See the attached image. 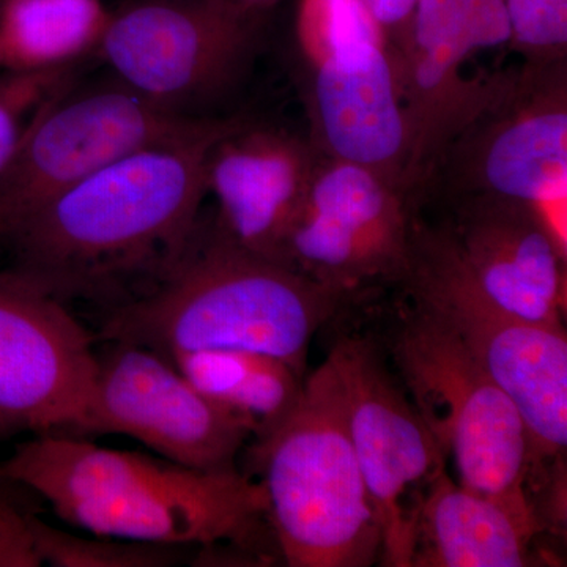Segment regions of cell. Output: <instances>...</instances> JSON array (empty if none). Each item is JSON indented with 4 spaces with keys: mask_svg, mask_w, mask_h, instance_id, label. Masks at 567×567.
<instances>
[{
    "mask_svg": "<svg viewBox=\"0 0 567 567\" xmlns=\"http://www.w3.org/2000/svg\"><path fill=\"white\" fill-rule=\"evenodd\" d=\"M245 117L182 144L118 159L33 212L2 238L11 270L69 303L111 309L173 270L199 226L205 164Z\"/></svg>",
    "mask_w": 567,
    "mask_h": 567,
    "instance_id": "6da1fadb",
    "label": "cell"
},
{
    "mask_svg": "<svg viewBox=\"0 0 567 567\" xmlns=\"http://www.w3.org/2000/svg\"><path fill=\"white\" fill-rule=\"evenodd\" d=\"M0 481L29 488L93 535L188 548L248 547L267 520L259 481L205 472L73 434L33 435L0 461Z\"/></svg>",
    "mask_w": 567,
    "mask_h": 567,
    "instance_id": "7a4b0ae2",
    "label": "cell"
},
{
    "mask_svg": "<svg viewBox=\"0 0 567 567\" xmlns=\"http://www.w3.org/2000/svg\"><path fill=\"white\" fill-rule=\"evenodd\" d=\"M344 295L235 244L199 223L185 252L147 292L106 309L96 342L145 347L164 358L194 350H249L306 372L317 331Z\"/></svg>",
    "mask_w": 567,
    "mask_h": 567,
    "instance_id": "3957f363",
    "label": "cell"
},
{
    "mask_svg": "<svg viewBox=\"0 0 567 567\" xmlns=\"http://www.w3.org/2000/svg\"><path fill=\"white\" fill-rule=\"evenodd\" d=\"M276 547L290 567H369L382 532L347 423L344 390L327 357L293 409L254 439Z\"/></svg>",
    "mask_w": 567,
    "mask_h": 567,
    "instance_id": "277c9868",
    "label": "cell"
},
{
    "mask_svg": "<svg viewBox=\"0 0 567 567\" xmlns=\"http://www.w3.org/2000/svg\"><path fill=\"white\" fill-rule=\"evenodd\" d=\"M406 301L442 323L517 406L536 461V477L566 464L565 328L517 319L488 298L450 224L413 213L409 259L398 284Z\"/></svg>",
    "mask_w": 567,
    "mask_h": 567,
    "instance_id": "5b68a950",
    "label": "cell"
},
{
    "mask_svg": "<svg viewBox=\"0 0 567 567\" xmlns=\"http://www.w3.org/2000/svg\"><path fill=\"white\" fill-rule=\"evenodd\" d=\"M528 205L567 254V61L507 69L447 142L417 197Z\"/></svg>",
    "mask_w": 567,
    "mask_h": 567,
    "instance_id": "8992f818",
    "label": "cell"
},
{
    "mask_svg": "<svg viewBox=\"0 0 567 567\" xmlns=\"http://www.w3.org/2000/svg\"><path fill=\"white\" fill-rule=\"evenodd\" d=\"M386 357L446 458L454 462L457 483L537 514L536 461L524 420L456 336L406 303L391 328Z\"/></svg>",
    "mask_w": 567,
    "mask_h": 567,
    "instance_id": "52a82bcc",
    "label": "cell"
},
{
    "mask_svg": "<svg viewBox=\"0 0 567 567\" xmlns=\"http://www.w3.org/2000/svg\"><path fill=\"white\" fill-rule=\"evenodd\" d=\"M233 118L167 110L118 80L85 91L69 85L40 111L0 174V240L110 164L148 148L199 140Z\"/></svg>",
    "mask_w": 567,
    "mask_h": 567,
    "instance_id": "ba28073f",
    "label": "cell"
},
{
    "mask_svg": "<svg viewBox=\"0 0 567 567\" xmlns=\"http://www.w3.org/2000/svg\"><path fill=\"white\" fill-rule=\"evenodd\" d=\"M328 358L344 390L347 423L374 506L388 567H413L421 507L446 472V456L424 423L385 347L339 338Z\"/></svg>",
    "mask_w": 567,
    "mask_h": 567,
    "instance_id": "9c48e42d",
    "label": "cell"
},
{
    "mask_svg": "<svg viewBox=\"0 0 567 567\" xmlns=\"http://www.w3.org/2000/svg\"><path fill=\"white\" fill-rule=\"evenodd\" d=\"M260 14L235 0H137L111 13L96 51L115 80L167 110L192 114L241 80Z\"/></svg>",
    "mask_w": 567,
    "mask_h": 567,
    "instance_id": "30bf717a",
    "label": "cell"
},
{
    "mask_svg": "<svg viewBox=\"0 0 567 567\" xmlns=\"http://www.w3.org/2000/svg\"><path fill=\"white\" fill-rule=\"evenodd\" d=\"M104 346L76 435H125L189 468L238 470L251 425L205 398L162 354L122 342Z\"/></svg>",
    "mask_w": 567,
    "mask_h": 567,
    "instance_id": "8fae6325",
    "label": "cell"
},
{
    "mask_svg": "<svg viewBox=\"0 0 567 567\" xmlns=\"http://www.w3.org/2000/svg\"><path fill=\"white\" fill-rule=\"evenodd\" d=\"M415 210L386 178L317 153L287 248L289 265L347 300L383 284H399Z\"/></svg>",
    "mask_w": 567,
    "mask_h": 567,
    "instance_id": "7c38bea8",
    "label": "cell"
},
{
    "mask_svg": "<svg viewBox=\"0 0 567 567\" xmlns=\"http://www.w3.org/2000/svg\"><path fill=\"white\" fill-rule=\"evenodd\" d=\"M95 334L28 276L0 271V436L73 434L99 368Z\"/></svg>",
    "mask_w": 567,
    "mask_h": 567,
    "instance_id": "4fadbf2b",
    "label": "cell"
},
{
    "mask_svg": "<svg viewBox=\"0 0 567 567\" xmlns=\"http://www.w3.org/2000/svg\"><path fill=\"white\" fill-rule=\"evenodd\" d=\"M505 0H417L399 52L412 114L409 196L417 200L451 137L495 91L505 70L468 73L481 55L509 51Z\"/></svg>",
    "mask_w": 567,
    "mask_h": 567,
    "instance_id": "5bb4252c",
    "label": "cell"
},
{
    "mask_svg": "<svg viewBox=\"0 0 567 567\" xmlns=\"http://www.w3.org/2000/svg\"><path fill=\"white\" fill-rule=\"evenodd\" d=\"M303 93L315 152L371 169L410 199L415 133L398 52L365 44L308 66Z\"/></svg>",
    "mask_w": 567,
    "mask_h": 567,
    "instance_id": "9a60e30c",
    "label": "cell"
},
{
    "mask_svg": "<svg viewBox=\"0 0 567 567\" xmlns=\"http://www.w3.org/2000/svg\"><path fill=\"white\" fill-rule=\"evenodd\" d=\"M316 158L308 140L244 118L213 144L205 164L219 229L248 251L290 267L287 248Z\"/></svg>",
    "mask_w": 567,
    "mask_h": 567,
    "instance_id": "2e32d148",
    "label": "cell"
},
{
    "mask_svg": "<svg viewBox=\"0 0 567 567\" xmlns=\"http://www.w3.org/2000/svg\"><path fill=\"white\" fill-rule=\"evenodd\" d=\"M446 210L458 248L492 301L525 322L565 328L567 254L528 205L475 197Z\"/></svg>",
    "mask_w": 567,
    "mask_h": 567,
    "instance_id": "e0dca14e",
    "label": "cell"
},
{
    "mask_svg": "<svg viewBox=\"0 0 567 567\" xmlns=\"http://www.w3.org/2000/svg\"><path fill=\"white\" fill-rule=\"evenodd\" d=\"M546 525L518 509L454 483L443 472L421 507L413 567H525Z\"/></svg>",
    "mask_w": 567,
    "mask_h": 567,
    "instance_id": "ac0fdd59",
    "label": "cell"
},
{
    "mask_svg": "<svg viewBox=\"0 0 567 567\" xmlns=\"http://www.w3.org/2000/svg\"><path fill=\"white\" fill-rule=\"evenodd\" d=\"M166 360L205 398L251 425L252 440L287 416L305 386L306 372L301 369L249 350H194Z\"/></svg>",
    "mask_w": 567,
    "mask_h": 567,
    "instance_id": "d6986e66",
    "label": "cell"
},
{
    "mask_svg": "<svg viewBox=\"0 0 567 567\" xmlns=\"http://www.w3.org/2000/svg\"><path fill=\"white\" fill-rule=\"evenodd\" d=\"M110 18L102 0H0V71L70 69Z\"/></svg>",
    "mask_w": 567,
    "mask_h": 567,
    "instance_id": "ffe728a7",
    "label": "cell"
},
{
    "mask_svg": "<svg viewBox=\"0 0 567 567\" xmlns=\"http://www.w3.org/2000/svg\"><path fill=\"white\" fill-rule=\"evenodd\" d=\"M32 535L41 566L51 567H167L185 559V548L141 540L92 539L70 535L32 516Z\"/></svg>",
    "mask_w": 567,
    "mask_h": 567,
    "instance_id": "44dd1931",
    "label": "cell"
},
{
    "mask_svg": "<svg viewBox=\"0 0 567 567\" xmlns=\"http://www.w3.org/2000/svg\"><path fill=\"white\" fill-rule=\"evenodd\" d=\"M295 33L306 66L365 44L388 43L363 0H298Z\"/></svg>",
    "mask_w": 567,
    "mask_h": 567,
    "instance_id": "7402d4cb",
    "label": "cell"
},
{
    "mask_svg": "<svg viewBox=\"0 0 567 567\" xmlns=\"http://www.w3.org/2000/svg\"><path fill=\"white\" fill-rule=\"evenodd\" d=\"M73 82V66L0 71V174L9 166L40 111Z\"/></svg>",
    "mask_w": 567,
    "mask_h": 567,
    "instance_id": "603a6c76",
    "label": "cell"
},
{
    "mask_svg": "<svg viewBox=\"0 0 567 567\" xmlns=\"http://www.w3.org/2000/svg\"><path fill=\"white\" fill-rule=\"evenodd\" d=\"M509 51L532 66L567 61V0H505Z\"/></svg>",
    "mask_w": 567,
    "mask_h": 567,
    "instance_id": "cb8c5ba5",
    "label": "cell"
},
{
    "mask_svg": "<svg viewBox=\"0 0 567 567\" xmlns=\"http://www.w3.org/2000/svg\"><path fill=\"white\" fill-rule=\"evenodd\" d=\"M31 511L0 491V567H39Z\"/></svg>",
    "mask_w": 567,
    "mask_h": 567,
    "instance_id": "d4e9b609",
    "label": "cell"
},
{
    "mask_svg": "<svg viewBox=\"0 0 567 567\" xmlns=\"http://www.w3.org/2000/svg\"><path fill=\"white\" fill-rule=\"evenodd\" d=\"M363 3L385 35L388 44L399 54L412 33L417 0H363Z\"/></svg>",
    "mask_w": 567,
    "mask_h": 567,
    "instance_id": "484cf974",
    "label": "cell"
},
{
    "mask_svg": "<svg viewBox=\"0 0 567 567\" xmlns=\"http://www.w3.org/2000/svg\"><path fill=\"white\" fill-rule=\"evenodd\" d=\"M241 9L254 14H262L265 10L271 9L279 0H235Z\"/></svg>",
    "mask_w": 567,
    "mask_h": 567,
    "instance_id": "4316f807",
    "label": "cell"
}]
</instances>
